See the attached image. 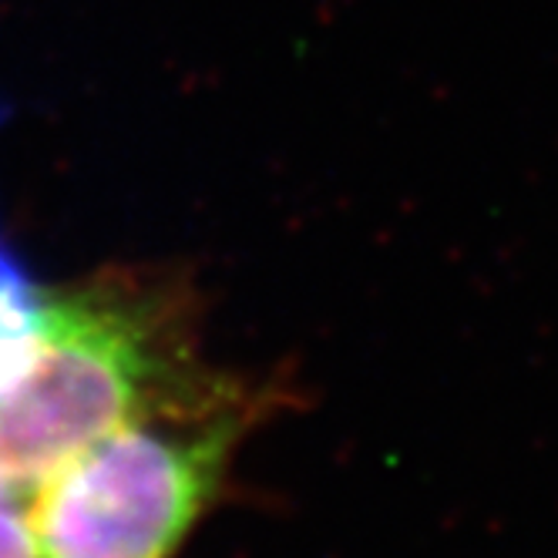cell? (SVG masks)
<instances>
[{"label":"cell","mask_w":558,"mask_h":558,"mask_svg":"<svg viewBox=\"0 0 558 558\" xmlns=\"http://www.w3.org/2000/svg\"><path fill=\"white\" fill-rule=\"evenodd\" d=\"M0 558H45L31 514V492L8 482H0Z\"/></svg>","instance_id":"obj_4"},{"label":"cell","mask_w":558,"mask_h":558,"mask_svg":"<svg viewBox=\"0 0 558 558\" xmlns=\"http://www.w3.org/2000/svg\"><path fill=\"white\" fill-rule=\"evenodd\" d=\"M256 417L243 390L198 384L51 471L31 495L45 558H172Z\"/></svg>","instance_id":"obj_2"},{"label":"cell","mask_w":558,"mask_h":558,"mask_svg":"<svg viewBox=\"0 0 558 558\" xmlns=\"http://www.w3.org/2000/svg\"><path fill=\"white\" fill-rule=\"evenodd\" d=\"M51 293L0 243V393L17 387L48 337Z\"/></svg>","instance_id":"obj_3"},{"label":"cell","mask_w":558,"mask_h":558,"mask_svg":"<svg viewBox=\"0 0 558 558\" xmlns=\"http://www.w3.org/2000/svg\"><path fill=\"white\" fill-rule=\"evenodd\" d=\"M185 313L172 283L129 272L51 293L41 353L0 393V482L34 495L105 434L203 384Z\"/></svg>","instance_id":"obj_1"}]
</instances>
